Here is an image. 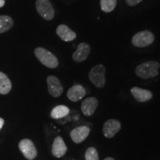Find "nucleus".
<instances>
[{"label":"nucleus","mask_w":160,"mask_h":160,"mask_svg":"<svg viewBox=\"0 0 160 160\" xmlns=\"http://www.w3.org/2000/svg\"><path fill=\"white\" fill-rule=\"evenodd\" d=\"M159 67L160 64L158 62L148 61L138 65L135 69V73L142 79H149L159 74L158 69Z\"/></svg>","instance_id":"1"},{"label":"nucleus","mask_w":160,"mask_h":160,"mask_svg":"<svg viewBox=\"0 0 160 160\" xmlns=\"http://www.w3.org/2000/svg\"><path fill=\"white\" fill-rule=\"evenodd\" d=\"M34 53L40 62L49 68H55L59 65L57 58L53 53L43 48H36Z\"/></svg>","instance_id":"2"},{"label":"nucleus","mask_w":160,"mask_h":160,"mask_svg":"<svg viewBox=\"0 0 160 160\" xmlns=\"http://www.w3.org/2000/svg\"><path fill=\"white\" fill-rule=\"evenodd\" d=\"M89 79L97 88H103L105 85V68L102 65L94 66L89 72Z\"/></svg>","instance_id":"3"},{"label":"nucleus","mask_w":160,"mask_h":160,"mask_svg":"<svg viewBox=\"0 0 160 160\" xmlns=\"http://www.w3.org/2000/svg\"><path fill=\"white\" fill-rule=\"evenodd\" d=\"M132 44L138 48L147 47L154 41V35L149 31H143L136 33L132 38Z\"/></svg>","instance_id":"4"},{"label":"nucleus","mask_w":160,"mask_h":160,"mask_svg":"<svg viewBox=\"0 0 160 160\" xmlns=\"http://www.w3.org/2000/svg\"><path fill=\"white\" fill-rule=\"evenodd\" d=\"M36 8L43 19L51 20L54 17V9L49 0H37Z\"/></svg>","instance_id":"5"},{"label":"nucleus","mask_w":160,"mask_h":160,"mask_svg":"<svg viewBox=\"0 0 160 160\" xmlns=\"http://www.w3.org/2000/svg\"><path fill=\"white\" fill-rule=\"evenodd\" d=\"M19 148L26 159L33 160L37 156V150L31 140L24 139L19 142Z\"/></svg>","instance_id":"6"},{"label":"nucleus","mask_w":160,"mask_h":160,"mask_svg":"<svg viewBox=\"0 0 160 160\" xmlns=\"http://www.w3.org/2000/svg\"><path fill=\"white\" fill-rule=\"evenodd\" d=\"M121 123L116 119H110L104 123L103 133L106 138H113L121 129Z\"/></svg>","instance_id":"7"},{"label":"nucleus","mask_w":160,"mask_h":160,"mask_svg":"<svg viewBox=\"0 0 160 160\" xmlns=\"http://www.w3.org/2000/svg\"><path fill=\"white\" fill-rule=\"evenodd\" d=\"M48 92L52 97H59L63 93V87L57 77L49 76L47 78Z\"/></svg>","instance_id":"8"},{"label":"nucleus","mask_w":160,"mask_h":160,"mask_svg":"<svg viewBox=\"0 0 160 160\" xmlns=\"http://www.w3.org/2000/svg\"><path fill=\"white\" fill-rule=\"evenodd\" d=\"M91 130L88 126H79L73 129L71 132V137L73 142L79 144L85 141L88 137Z\"/></svg>","instance_id":"9"},{"label":"nucleus","mask_w":160,"mask_h":160,"mask_svg":"<svg viewBox=\"0 0 160 160\" xmlns=\"http://www.w3.org/2000/svg\"><path fill=\"white\" fill-rule=\"evenodd\" d=\"M90 53H91V47L88 44L85 42L80 43L78 45L77 51L72 55V58L73 61L77 62H82L87 59Z\"/></svg>","instance_id":"10"},{"label":"nucleus","mask_w":160,"mask_h":160,"mask_svg":"<svg viewBox=\"0 0 160 160\" xmlns=\"http://www.w3.org/2000/svg\"><path fill=\"white\" fill-rule=\"evenodd\" d=\"M97 106L98 100L95 97H88L83 100L82 102V112L86 117H91L95 113Z\"/></svg>","instance_id":"11"},{"label":"nucleus","mask_w":160,"mask_h":160,"mask_svg":"<svg viewBox=\"0 0 160 160\" xmlns=\"http://www.w3.org/2000/svg\"><path fill=\"white\" fill-rule=\"evenodd\" d=\"M86 95L85 88L81 85H75L71 87L67 93V97L71 102H78Z\"/></svg>","instance_id":"12"},{"label":"nucleus","mask_w":160,"mask_h":160,"mask_svg":"<svg viewBox=\"0 0 160 160\" xmlns=\"http://www.w3.org/2000/svg\"><path fill=\"white\" fill-rule=\"evenodd\" d=\"M131 92L133 97L139 102H145L151 100L153 97V93L151 91L138 87L132 88Z\"/></svg>","instance_id":"13"},{"label":"nucleus","mask_w":160,"mask_h":160,"mask_svg":"<svg viewBox=\"0 0 160 160\" xmlns=\"http://www.w3.org/2000/svg\"><path fill=\"white\" fill-rule=\"evenodd\" d=\"M67 146L61 137H57L52 145V154L55 157H62L67 152Z\"/></svg>","instance_id":"14"},{"label":"nucleus","mask_w":160,"mask_h":160,"mask_svg":"<svg viewBox=\"0 0 160 160\" xmlns=\"http://www.w3.org/2000/svg\"><path fill=\"white\" fill-rule=\"evenodd\" d=\"M57 33L59 38H61L65 42L73 41L77 37V33L65 25H60L58 26Z\"/></svg>","instance_id":"15"},{"label":"nucleus","mask_w":160,"mask_h":160,"mask_svg":"<svg viewBox=\"0 0 160 160\" xmlns=\"http://www.w3.org/2000/svg\"><path fill=\"white\" fill-rule=\"evenodd\" d=\"M12 87L11 80L2 72H0V93L7 94Z\"/></svg>","instance_id":"16"},{"label":"nucleus","mask_w":160,"mask_h":160,"mask_svg":"<svg viewBox=\"0 0 160 160\" xmlns=\"http://www.w3.org/2000/svg\"><path fill=\"white\" fill-rule=\"evenodd\" d=\"M70 109L65 105H57L51 111V117L53 119H61L67 116L69 113Z\"/></svg>","instance_id":"17"},{"label":"nucleus","mask_w":160,"mask_h":160,"mask_svg":"<svg viewBox=\"0 0 160 160\" xmlns=\"http://www.w3.org/2000/svg\"><path fill=\"white\" fill-rule=\"evenodd\" d=\"M13 26V20L8 16H0V33L8 31Z\"/></svg>","instance_id":"18"},{"label":"nucleus","mask_w":160,"mask_h":160,"mask_svg":"<svg viewBox=\"0 0 160 160\" xmlns=\"http://www.w3.org/2000/svg\"><path fill=\"white\" fill-rule=\"evenodd\" d=\"M117 0H100L102 11L105 13L113 11L117 6Z\"/></svg>","instance_id":"19"},{"label":"nucleus","mask_w":160,"mask_h":160,"mask_svg":"<svg viewBox=\"0 0 160 160\" xmlns=\"http://www.w3.org/2000/svg\"><path fill=\"white\" fill-rule=\"evenodd\" d=\"M85 160H99V154L96 148L91 147L86 150Z\"/></svg>","instance_id":"20"},{"label":"nucleus","mask_w":160,"mask_h":160,"mask_svg":"<svg viewBox=\"0 0 160 160\" xmlns=\"http://www.w3.org/2000/svg\"><path fill=\"white\" fill-rule=\"evenodd\" d=\"M126 3L128 4L129 6H135L137 5V4L141 2L142 0H125Z\"/></svg>","instance_id":"21"},{"label":"nucleus","mask_w":160,"mask_h":160,"mask_svg":"<svg viewBox=\"0 0 160 160\" xmlns=\"http://www.w3.org/2000/svg\"><path fill=\"white\" fill-rule=\"evenodd\" d=\"M4 123H5V121H4V119H2V118H0V130H1L2 128Z\"/></svg>","instance_id":"22"},{"label":"nucleus","mask_w":160,"mask_h":160,"mask_svg":"<svg viewBox=\"0 0 160 160\" xmlns=\"http://www.w3.org/2000/svg\"><path fill=\"white\" fill-rule=\"evenodd\" d=\"M5 0H0V8L3 7L4 5H5Z\"/></svg>","instance_id":"23"},{"label":"nucleus","mask_w":160,"mask_h":160,"mask_svg":"<svg viewBox=\"0 0 160 160\" xmlns=\"http://www.w3.org/2000/svg\"><path fill=\"white\" fill-rule=\"evenodd\" d=\"M104 160H115V159L112 157H107V158H105Z\"/></svg>","instance_id":"24"}]
</instances>
